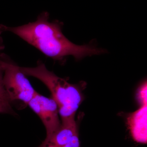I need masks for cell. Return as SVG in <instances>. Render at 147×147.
<instances>
[{"instance_id":"1","label":"cell","mask_w":147,"mask_h":147,"mask_svg":"<svg viewBox=\"0 0 147 147\" xmlns=\"http://www.w3.org/2000/svg\"><path fill=\"white\" fill-rule=\"evenodd\" d=\"M48 12H43L36 21L16 27L0 25V33L9 31L13 33L34 46L47 57L56 61L63 60L72 56L76 60L86 56L99 55L104 50L90 45L74 44L63 34L62 23L50 22Z\"/></svg>"},{"instance_id":"2","label":"cell","mask_w":147,"mask_h":147,"mask_svg":"<svg viewBox=\"0 0 147 147\" xmlns=\"http://www.w3.org/2000/svg\"><path fill=\"white\" fill-rule=\"evenodd\" d=\"M20 68L26 76L38 79L47 87L57 105L61 119L75 116L83 101V96L77 85L70 84L49 71L40 61L34 67H20Z\"/></svg>"},{"instance_id":"3","label":"cell","mask_w":147,"mask_h":147,"mask_svg":"<svg viewBox=\"0 0 147 147\" xmlns=\"http://www.w3.org/2000/svg\"><path fill=\"white\" fill-rule=\"evenodd\" d=\"M3 84L11 103L21 101L28 105L37 92L21 71L20 67L14 64L8 58L5 65Z\"/></svg>"},{"instance_id":"4","label":"cell","mask_w":147,"mask_h":147,"mask_svg":"<svg viewBox=\"0 0 147 147\" xmlns=\"http://www.w3.org/2000/svg\"><path fill=\"white\" fill-rule=\"evenodd\" d=\"M28 105L42 121L46 129V138L53 135L61 126L57 105L52 98L45 97L36 92Z\"/></svg>"},{"instance_id":"5","label":"cell","mask_w":147,"mask_h":147,"mask_svg":"<svg viewBox=\"0 0 147 147\" xmlns=\"http://www.w3.org/2000/svg\"><path fill=\"white\" fill-rule=\"evenodd\" d=\"M75 116L61 119V126L57 131L48 138H45L38 147H61L71 142L78 136Z\"/></svg>"},{"instance_id":"6","label":"cell","mask_w":147,"mask_h":147,"mask_svg":"<svg viewBox=\"0 0 147 147\" xmlns=\"http://www.w3.org/2000/svg\"><path fill=\"white\" fill-rule=\"evenodd\" d=\"M132 138L136 142L147 143V105L134 112L128 121Z\"/></svg>"},{"instance_id":"7","label":"cell","mask_w":147,"mask_h":147,"mask_svg":"<svg viewBox=\"0 0 147 147\" xmlns=\"http://www.w3.org/2000/svg\"><path fill=\"white\" fill-rule=\"evenodd\" d=\"M0 38V108H1L4 114H9L13 116L17 115L12 108L11 103L5 89L3 84V76L4 73L5 65L7 57L2 53L3 46Z\"/></svg>"},{"instance_id":"8","label":"cell","mask_w":147,"mask_h":147,"mask_svg":"<svg viewBox=\"0 0 147 147\" xmlns=\"http://www.w3.org/2000/svg\"><path fill=\"white\" fill-rule=\"evenodd\" d=\"M139 98L142 105H147V83L146 82L141 87L139 90Z\"/></svg>"},{"instance_id":"9","label":"cell","mask_w":147,"mask_h":147,"mask_svg":"<svg viewBox=\"0 0 147 147\" xmlns=\"http://www.w3.org/2000/svg\"><path fill=\"white\" fill-rule=\"evenodd\" d=\"M61 147H80L79 135L76 136L69 143Z\"/></svg>"},{"instance_id":"10","label":"cell","mask_w":147,"mask_h":147,"mask_svg":"<svg viewBox=\"0 0 147 147\" xmlns=\"http://www.w3.org/2000/svg\"><path fill=\"white\" fill-rule=\"evenodd\" d=\"M0 113H3V114H4L3 110H2L1 108H0Z\"/></svg>"}]
</instances>
